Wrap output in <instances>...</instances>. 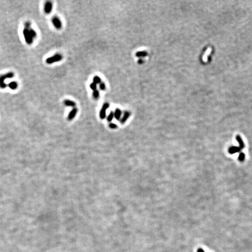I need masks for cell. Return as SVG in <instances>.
Segmentation results:
<instances>
[{
	"label": "cell",
	"mask_w": 252,
	"mask_h": 252,
	"mask_svg": "<svg viewBox=\"0 0 252 252\" xmlns=\"http://www.w3.org/2000/svg\"><path fill=\"white\" fill-rule=\"evenodd\" d=\"M90 88H91V89H92L93 91H95V90H96V89H97V85L96 84V83H95L92 82L90 84Z\"/></svg>",
	"instance_id": "obj_20"
},
{
	"label": "cell",
	"mask_w": 252,
	"mask_h": 252,
	"mask_svg": "<svg viewBox=\"0 0 252 252\" xmlns=\"http://www.w3.org/2000/svg\"><path fill=\"white\" fill-rule=\"evenodd\" d=\"M245 159V155L243 152H240L238 157V160L240 162H243Z\"/></svg>",
	"instance_id": "obj_19"
},
{
	"label": "cell",
	"mask_w": 252,
	"mask_h": 252,
	"mask_svg": "<svg viewBox=\"0 0 252 252\" xmlns=\"http://www.w3.org/2000/svg\"><path fill=\"white\" fill-rule=\"evenodd\" d=\"M197 252H204V251L202 249H199L197 250Z\"/></svg>",
	"instance_id": "obj_24"
},
{
	"label": "cell",
	"mask_w": 252,
	"mask_h": 252,
	"mask_svg": "<svg viewBox=\"0 0 252 252\" xmlns=\"http://www.w3.org/2000/svg\"><path fill=\"white\" fill-rule=\"evenodd\" d=\"M8 86L10 87L12 90H15L16 89V88H18V83H17L16 82H11L8 84Z\"/></svg>",
	"instance_id": "obj_14"
},
{
	"label": "cell",
	"mask_w": 252,
	"mask_h": 252,
	"mask_svg": "<svg viewBox=\"0 0 252 252\" xmlns=\"http://www.w3.org/2000/svg\"><path fill=\"white\" fill-rule=\"evenodd\" d=\"M114 117V112H112V111H111L110 112V113L109 115H108V116L107 117V121L109 122H110L112 121V120L113 119V118Z\"/></svg>",
	"instance_id": "obj_18"
},
{
	"label": "cell",
	"mask_w": 252,
	"mask_h": 252,
	"mask_svg": "<svg viewBox=\"0 0 252 252\" xmlns=\"http://www.w3.org/2000/svg\"><path fill=\"white\" fill-rule=\"evenodd\" d=\"M53 8V5L52 3L50 2H47L46 3L45 7H44V12H45L47 14H49L50 13L51 11H52Z\"/></svg>",
	"instance_id": "obj_8"
},
{
	"label": "cell",
	"mask_w": 252,
	"mask_h": 252,
	"mask_svg": "<svg viewBox=\"0 0 252 252\" xmlns=\"http://www.w3.org/2000/svg\"><path fill=\"white\" fill-rule=\"evenodd\" d=\"M29 30V33H30V36L31 37H32V38H36V37L37 36V34H36V32H35V30L33 29H27Z\"/></svg>",
	"instance_id": "obj_17"
},
{
	"label": "cell",
	"mask_w": 252,
	"mask_h": 252,
	"mask_svg": "<svg viewBox=\"0 0 252 252\" xmlns=\"http://www.w3.org/2000/svg\"><path fill=\"white\" fill-rule=\"evenodd\" d=\"M77 112H78V109H77V107L73 108V109L69 112L68 115V120L69 121H71L72 120H73V119L75 118V117L76 116Z\"/></svg>",
	"instance_id": "obj_6"
},
{
	"label": "cell",
	"mask_w": 252,
	"mask_h": 252,
	"mask_svg": "<svg viewBox=\"0 0 252 252\" xmlns=\"http://www.w3.org/2000/svg\"><path fill=\"white\" fill-rule=\"evenodd\" d=\"M23 34H24L25 39V41L26 43L28 44H31L33 42V38H32L30 36V33H29V30L27 29H25L24 30H23Z\"/></svg>",
	"instance_id": "obj_4"
},
{
	"label": "cell",
	"mask_w": 252,
	"mask_h": 252,
	"mask_svg": "<svg viewBox=\"0 0 252 252\" xmlns=\"http://www.w3.org/2000/svg\"><path fill=\"white\" fill-rule=\"evenodd\" d=\"M122 112L119 108H117L116 109L115 111L114 112V118L116 119L117 120H119L121 119V116Z\"/></svg>",
	"instance_id": "obj_10"
},
{
	"label": "cell",
	"mask_w": 252,
	"mask_h": 252,
	"mask_svg": "<svg viewBox=\"0 0 252 252\" xmlns=\"http://www.w3.org/2000/svg\"><path fill=\"white\" fill-rule=\"evenodd\" d=\"M92 96L93 97V98L95 99H98L99 98L100 96V93H99V91L98 89H96V90H95L93 91V93H92Z\"/></svg>",
	"instance_id": "obj_15"
},
{
	"label": "cell",
	"mask_w": 252,
	"mask_h": 252,
	"mask_svg": "<svg viewBox=\"0 0 252 252\" xmlns=\"http://www.w3.org/2000/svg\"><path fill=\"white\" fill-rule=\"evenodd\" d=\"M93 82L96 83V84H100V83L102 82L101 81V78H100L99 76H97L96 75L93 78Z\"/></svg>",
	"instance_id": "obj_16"
},
{
	"label": "cell",
	"mask_w": 252,
	"mask_h": 252,
	"mask_svg": "<svg viewBox=\"0 0 252 252\" xmlns=\"http://www.w3.org/2000/svg\"><path fill=\"white\" fill-rule=\"evenodd\" d=\"M131 116V112H129V111H125L124 113V114L123 117H121V119H120V123L121 124H124L127 121V120L129 119L130 116Z\"/></svg>",
	"instance_id": "obj_7"
},
{
	"label": "cell",
	"mask_w": 252,
	"mask_h": 252,
	"mask_svg": "<svg viewBox=\"0 0 252 252\" xmlns=\"http://www.w3.org/2000/svg\"><path fill=\"white\" fill-rule=\"evenodd\" d=\"M109 106H110L109 103L107 102L103 103L102 106V108H101V109H100V113H99V116H100V118L101 119H102V120L103 119H105V117H106V110H107V109H108V108L109 107Z\"/></svg>",
	"instance_id": "obj_3"
},
{
	"label": "cell",
	"mask_w": 252,
	"mask_h": 252,
	"mask_svg": "<svg viewBox=\"0 0 252 252\" xmlns=\"http://www.w3.org/2000/svg\"><path fill=\"white\" fill-rule=\"evenodd\" d=\"M64 104L66 106H68V107H75L76 106V103L75 102L72 101V100L66 99L64 100Z\"/></svg>",
	"instance_id": "obj_12"
},
{
	"label": "cell",
	"mask_w": 252,
	"mask_h": 252,
	"mask_svg": "<svg viewBox=\"0 0 252 252\" xmlns=\"http://www.w3.org/2000/svg\"><path fill=\"white\" fill-rule=\"evenodd\" d=\"M63 57L61 54H56L54 55L53 56L47 58L46 60V62L48 64H51L54 63H56V62L61 61V60H63Z\"/></svg>",
	"instance_id": "obj_2"
},
{
	"label": "cell",
	"mask_w": 252,
	"mask_h": 252,
	"mask_svg": "<svg viewBox=\"0 0 252 252\" xmlns=\"http://www.w3.org/2000/svg\"><path fill=\"white\" fill-rule=\"evenodd\" d=\"M236 139L239 144V148H240L241 149H243V148H245V144H244L243 141L242 140L240 136L239 135H237L236 137Z\"/></svg>",
	"instance_id": "obj_13"
},
{
	"label": "cell",
	"mask_w": 252,
	"mask_h": 252,
	"mask_svg": "<svg viewBox=\"0 0 252 252\" xmlns=\"http://www.w3.org/2000/svg\"><path fill=\"white\" fill-rule=\"evenodd\" d=\"M241 151V149L240 148L238 147V146H231L228 149V152L230 154H234L235 153L239 152Z\"/></svg>",
	"instance_id": "obj_11"
},
{
	"label": "cell",
	"mask_w": 252,
	"mask_h": 252,
	"mask_svg": "<svg viewBox=\"0 0 252 252\" xmlns=\"http://www.w3.org/2000/svg\"><path fill=\"white\" fill-rule=\"evenodd\" d=\"M14 77V74L13 72H10L8 73L4 74V75L0 76V88H5L7 87V85L4 82V81L7 78H11Z\"/></svg>",
	"instance_id": "obj_1"
},
{
	"label": "cell",
	"mask_w": 252,
	"mask_h": 252,
	"mask_svg": "<svg viewBox=\"0 0 252 252\" xmlns=\"http://www.w3.org/2000/svg\"><path fill=\"white\" fill-rule=\"evenodd\" d=\"M135 56L139 58H142L143 57H146L148 55V52L146 51H138L136 52Z\"/></svg>",
	"instance_id": "obj_9"
},
{
	"label": "cell",
	"mask_w": 252,
	"mask_h": 252,
	"mask_svg": "<svg viewBox=\"0 0 252 252\" xmlns=\"http://www.w3.org/2000/svg\"><path fill=\"white\" fill-rule=\"evenodd\" d=\"M52 22H53V25H54V26H55V27L57 29H58V30H59V29H61V27H62L61 21H60V19L58 18V17H57V16L53 17V19H52Z\"/></svg>",
	"instance_id": "obj_5"
},
{
	"label": "cell",
	"mask_w": 252,
	"mask_h": 252,
	"mask_svg": "<svg viewBox=\"0 0 252 252\" xmlns=\"http://www.w3.org/2000/svg\"><path fill=\"white\" fill-rule=\"evenodd\" d=\"M99 88L101 91H105V89H106V85H105V83L102 82L99 84Z\"/></svg>",
	"instance_id": "obj_21"
},
{
	"label": "cell",
	"mask_w": 252,
	"mask_h": 252,
	"mask_svg": "<svg viewBox=\"0 0 252 252\" xmlns=\"http://www.w3.org/2000/svg\"><path fill=\"white\" fill-rule=\"evenodd\" d=\"M109 127L112 129H116L117 128V126L114 123H110L109 124Z\"/></svg>",
	"instance_id": "obj_22"
},
{
	"label": "cell",
	"mask_w": 252,
	"mask_h": 252,
	"mask_svg": "<svg viewBox=\"0 0 252 252\" xmlns=\"http://www.w3.org/2000/svg\"><path fill=\"white\" fill-rule=\"evenodd\" d=\"M144 63V61L143 58H139L138 60V63L139 64H143Z\"/></svg>",
	"instance_id": "obj_23"
}]
</instances>
